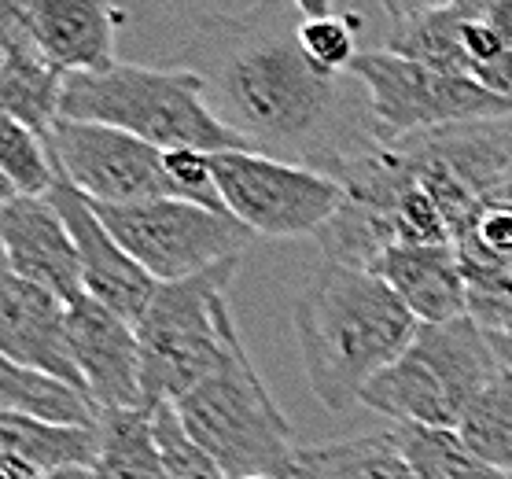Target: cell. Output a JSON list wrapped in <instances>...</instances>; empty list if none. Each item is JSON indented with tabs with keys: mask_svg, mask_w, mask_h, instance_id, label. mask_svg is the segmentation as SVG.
I'll return each mask as SVG.
<instances>
[{
	"mask_svg": "<svg viewBox=\"0 0 512 479\" xmlns=\"http://www.w3.org/2000/svg\"><path fill=\"white\" fill-rule=\"evenodd\" d=\"M177 67L199 74L210 111L251 152L339 177L384 129L350 74H325L299 45V0L207 15Z\"/></svg>",
	"mask_w": 512,
	"mask_h": 479,
	"instance_id": "1",
	"label": "cell"
},
{
	"mask_svg": "<svg viewBox=\"0 0 512 479\" xmlns=\"http://www.w3.org/2000/svg\"><path fill=\"white\" fill-rule=\"evenodd\" d=\"M291 328L314 398L347 413L406 354L420 321L376 273L321 262L291 299Z\"/></svg>",
	"mask_w": 512,
	"mask_h": 479,
	"instance_id": "2",
	"label": "cell"
},
{
	"mask_svg": "<svg viewBox=\"0 0 512 479\" xmlns=\"http://www.w3.org/2000/svg\"><path fill=\"white\" fill-rule=\"evenodd\" d=\"M63 118L122 129L159 152H251L210 111L199 74L177 63H118L107 74H74L63 89Z\"/></svg>",
	"mask_w": 512,
	"mask_h": 479,
	"instance_id": "3",
	"label": "cell"
},
{
	"mask_svg": "<svg viewBox=\"0 0 512 479\" xmlns=\"http://www.w3.org/2000/svg\"><path fill=\"white\" fill-rule=\"evenodd\" d=\"M185 432L225 479H291L299 439L236 332L218 373L174 402Z\"/></svg>",
	"mask_w": 512,
	"mask_h": 479,
	"instance_id": "4",
	"label": "cell"
},
{
	"mask_svg": "<svg viewBox=\"0 0 512 479\" xmlns=\"http://www.w3.org/2000/svg\"><path fill=\"white\" fill-rule=\"evenodd\" d=\"M498 373L494 343L472 317L420 325L406 354L365 387L361 406L395 421V428L457 432Z\"/></svg>",
	"mask_w": 512,
	"mask_h": 479,
	"instance_id": "5",
	"label": "cell"
},
{
	"mask_svg": "<svg viewBox=\"0 0 512 479\" xmlns=\"http://www.w3.org/2000/svg\"><path fill=\"white\" fill-rule=\"evenodd\" d=\"M236 273L240 258H229L199 277L163 284L140 317V387L148 409L174 406L218 373L229 339L240 332L229 306Z\"/></svg>",
	"mask_w": 512,
	"mask_h": 479,
	"instance_id": "6",
	"label": "cell"
},
{
	"mask_svg": "<svg viewBox=\"0 0 512 479\" xmlns=\"http://www.w3.org/2000/svg\"><path fill=\"white\" fill-rule=\"evenodd\" d=\"M93 211L107 225V233L126 247V255L159 284L188 281L229 258H240L255 236L233 214L203 211L185 199H152L129 207L93 203Z\"/></svg>",
	"mask_w": 512,
	"mask_h": 479,
	"instance_id": "7",
	"label": "cell"
},
{
	"mask_svg": "<svg viewBox=\"0 0 512 479\" xmlns=\"http://www.w3.org/2000/svg\"><path fill=\"white\" fill-rule=\"evenodd\" d=\"M350 78L365 89L376 126L384 137H409L428 129L512 118V104L465 74H446L413 59L391 56L384 48L361 52L350 63Z\"/></svg>",
	"mask_w": 512,
	"mask_h": 479,
	"instance_id": "8",
	"label": "cell"
},
{
	"mask_svg": "<svg viewBox=\"0 0 512 479\" xmlns=\"http://www.w3.org/2000/svg\"><path fill=\"white\" fill-rule=\"evenodd\" d=\"M210 166L225 211L255 236H317L343 207V185L310 166L262 152H218Z\"/></svg>",
	"mask_w": 512,
	"mask_h": 479,
	"instance_id": "9",
	"label": "cell"
},
{
	"mask_svg": "<svg viewBox=\"0 0 512 479\" xmlns=\"http://www.w3.org/2000/svg\"><path fill=\"white\" fill-rule=\"evenodd\" d=\"M45 144L59 177L93 203L129 207L152 199H177L174 177L166 170V152L122 129L59 118Z\"/></svg>",
	"mask_w": 512,
	"mask_h": 479,
	"instance_id": "10",
	"label": "cell"
},
{
	"mask_svg": "<svg viewBox=\"0 0 512 479\" xmlns=\"http://www.w3.org/2000/svg\"><path fill=\"white\" fill-rule=\"evenodd\" d=\"M48 199L56 203V211L63 214V222L74 236V247L82 258L85 295H93L96 303H104L107 310H115L122 321L137 328L163 284L126 255V247L118 244L115 236L107 233V225L96 218L93 203L70 181L59 177Z\"/></svg>",
	"mask_w": 512,
	"mask_h": 479,
	"instance_id": "11",
	"label": "cell"
},
{
	"mask_svg": "<svg viewBox=\"0 0 512 479\" xmlns=\"http://www.w3.org/2000/svg\"><path fill=\"white\" fill-rule=\"evenodd\" d=\"M4 269L74 306L85 295L82 258L63 214L48 196H15L0 203Z\"/></svg>",
	"mask_w": 512,
	"mask_h": 479,
	"instance_id": "12",
	"label": "cell"
},
{
	"mask_svg": "<svg viewBox=\"0 0 512 479\" xmlns=\"http://www.w3.org/2000/svg\"><path fill=\"white\" fill-rule=\"evenodd\" d=\"M468 281V317L483 332L512 325V185L479 199L454 240Z\"/></svg>",
	"mask_w": 512,
	"mask_h": 479,
	"instance_id": "13",
	"label": "cell"
},
{
	"mask_svg": "<svg viewBox=\"0 0 512 479\" xmlns=\"http://www.w3.org/2000/svg\"><path fill=\"white\" fill-rule=\"evenodd\" d=\"M70 354L78 362L85 391L100 409L144 406L137 328L96 303L93 295H82L70 306Z\"/></svg>",
	"mask_w": 512,
	"mask_h": 479,
	"instance_id": "14",
	"label": "cell"
},
{
	"mask_svg": "<svg viewBox=\"0 0 512 479\" xmlns=\"http://www.w3.org/2000/svg\"><path fill=\"white\" fill-rule=\"evenodd\" d=\"M0 358L85 387L70 354V306L12 269H4L0 284Z\"/></svg>",
	"mask_w": 512,
	"mask_h": 479,
	"instance_id": "15",
	"label": "cell"
},
{
	"mask_svg": "<svg viewBox=\"0 0 512 479\" xmlns=\"http://www.w3.org/2000/svg\"><path fill=\"white\" fill-rule=\"evenodd\" d=\"M15 12L41 56L67 78L118 67L115 37L126 15L104 0H15Z\"/></svg>",
	"mask_w": 512,
	"mask_h": 479,
	"instance_id": "16",
	"label": "cell"
},
{
	"mask_svg": "<svg viewBox=\"0 0 512 479\" xmlns=\"http://www.w3.org/2000/svg\"><path fill=\"white\" fill-rule=\"evenodd\" d=\"M63 89L67 74L41 56L15 0H0V115L48 137L63 118Z\"/></svg>",
	"mask_w": 512,
	"mask_h": 479,
	"instance_id": "17",
	"label": "cell"
},
{
	"mask_svg": "<svg viewBox=\"0 0 512 479\" xmlns=\"http://www.w3.org/2000/svg\"><path fill=\"white\" fill-rule=\"evenodd\" d=\"M369 273H376L406 303L420 325H446L468 317V281L454 247L398 244L384 251Z\"/></svg>",
	"mask_w": 512,
	"mask_h": 479,
	"instance_id": "18",
	"label": "cell"
},
{
	"mask_svg": "<svg viewBox=\"0 0 512 479\" xmlns=\"http://www.w3.org/2000/svg\"><path fill=\"white\" fill-rule=\"evenodd\" d=\"M384 52L446 74H465L472 78V63L465 52V0L454 4H398L387 0L384 8Z\"/></svg>",
	"mask_w": 512,
	"mask_h": 479,
	"instance_id": "19",
	"label": "cell"
},
{
	"mask_svg": "<svg viewBox=\"0 0 512 479\" xmlns=\"http://www.w3.org/2000/svg\"><path fill=\"white\" fill-rule=\"evenodd\" d=\"M0 413H15L41 424H63V428H96L104 417V409L96 406L85 387H74L37 369H23L15 362L0 365Z\"/></svg>",
	"mask_w": 512,
	"mask_h": 479,
	"instance_id": "20",
	"label": "cell"
},
{
	"mask_svg": "<svg viewBox=\"0 0 512 479\" xmlns=\"http://www.w3.org/2000/svg\"><path fill=\"white\" fill-rule=\"evenodd\" d=\"M291 479H417L395 432L299 446Z\"/></svg>",
	"mask_w": 512,
	"mask_h": 479,
	"instance_id": "21",
	"label": "cell"
},
{
	"mask_svg": "<svg viewBox=\"0 0 512 479\" xmlns=\"http://www.w3.org/2000/svg\"><path fill=\"white\" fill-rule=\"evenodd\" d=\"M0 454H15L41 476H56L70 468L93 472L100 454V424L63 428V424H41L15 413H0Z\"/></svg>",
	"mask_w": 512,
	"mask_h": 479,
	"instance_id": "22",
	"label": "cell"
},
{
	"mask_svg": "<svg viewBox=\"0 0 512 479\" xmlns=\"http://www.w3.org/2000/svg\"><path fill=\"white\" fill-rule=\"evenodd\" d=\"M93 479H166L155 409H104Z\"/></svg>",
	"mask_w": 512,
	"mask_h": 479,
	"instance_id": "23",
	"label": "cell"
},
{
	"mask_svg": "<svg viewBox=\"0 0 512 479\" xmlns=\"http://www.w3.org/2000/svg\"><path fill=\"white\" fill-rule=\"evenodd\" d=\"M461 443L487 461L490 468H498L505 476H512V373L501 369L483 395L472 402L465 413V421L457 428Z\"/></svg>",
	"mask_w": 512,
	"mask_h": 479,
	"instance_id": "24",
	"label": "cell"
},
{
	"mask_svg": "<svg viewBox=\"0 0 512 479\" xmlns=\"http://www.w3.org/2000/svg\"><path fill=\"white\" fill-rule=\"evenodd\" d=\"M365 19L336 4L299 0V45L306 59L325 74H350V63L361 56L358 34Z\"/></svg>",
	"mask_w": 512,
	"mask_h": 479,
	"instance_id": "25",
	"label": "cell"
},
{
	"mask_svg": "<svg viewBox=\"0 0 512 479\" xmlns=\"http://www.w3.org/2000/svg\"><path fill=\"white\" fill-rule=\"evenodd\" d=\"M0 203L15 196H48L59 181L45 137L0 115Z\"/></svg>",
	"mask_w": 512,
	"mask_h": 479,
	"instance_id": "26",
	"label": "cell"
},
{
	"mask_svg": "<svg viewBox=\"0 0 512 479\" xmlns=\"http://www.w3.org/2000/svg\"><path fill=\"white\" fill-rule=\"evenodd\" d=\"M406 450L417 479H512L487 461H479L457 432H431V428H391Z\"/></svg>",
	"mask_w": 512,
	"mask_h": 479,
	"instance_id": "27",
	"label": "cell"
},
{
	"mask_svg": "<svg viewBox=\"0 0 512 479\" xmlns=\"http://www.w3.org/2000/svg\"><path fill=\"white\" fill-rule=\"evenodd\" d=\"M155 435L166 461V479H225V472L185 432L174 406H155Z\"/></svg>",
	"mask_w": 512,
	"mask_h": 479,
	"instance_id": "28",
	"label": "cell"
},
{
	"mask_svg": "<svg viewBox=\"0 0 512 479\" xmlns=\"http://www.w3.org/2000/svg\"><path fill=\"white\" fill-rule=\"evenodd\" d=\"M166 170H170V177H174L177 199L196 203V207H203V211L229 214L225 211L222 192H218V181H214V166H210L207 152H192V148L166 152Z\"/></svg>",
	"mask_w": 512,
	"mask_h": 479,
	"instance_id": "29",
	"label": "cell"
},
{
	"mask_svg": "<svg viewBox=\"0 0 512 479\" xmlns=\"http://www.w3.org/2000/svg\"><path fill=\"white\" fill-rule=\"evenodd\" d=\"M476 82L487 85L490 93L512 104V52H505V56H498L490 67H483V71L476 74Z\"/></svg>",
	"mask_w": 512,
	"mask_h": 479,
	"instance_id": "30",
	"label": "cell"
},
{
	"mask_svg": "<svg viewBox=\"0 0 512 479\" xmlns=\"http://www.w3.org/2000/svg\"><path fill=\"white\" fill-rule=\"evenodd\" d=\"M0 479H45L37 468H30L26 461H19L15 454H0Z\"/></svg>",
	"mask_w": 512,
	"mask_h": 479,
	"instance_id": "31",
	"label": "cell"
},
{
	"mask_svg": "<svg viewBox=\"0 0 512 479\" xmlns=\"http://www.w3.org/2000/svg\"><path fill=\"white\" fill-rule=\"evenodd\" d=\"M490 343H494V354H498L501 369H509L512 373V325L501 328V332H487Z\"/></svg>",
	"mask_w": 512,
	"mask_h": 479,
	"instance_id": "32",
	"label": "cell"
},
{
	"mask_svg": "<svg viewBox=\"0 0 512 479\" xmlns=\"http://www.w3.org/2000/svg\"><path fill=\"white\" fill-rule=\"evenodd\" d=\"M45 479H93V472H85V468H70V472H56V476H45Z\"/></svg>",
	"mask_w": 512,
	"mask_h": 479,
	"instance_id": "33",
	"label": "cell"
},
{
	"mask_svg": "<svg viewBox=\"0 0 512 479\" xmlns=\"http://www.w3.org/2000/svg\"><path fill=\"white\" fill-rule=\"evenodd\" d=\"M258 479H266V476H258Z\"/></svg>",
	"mask_w": 512,
	"mask_h": 479,
	"instance_id": "34",
	"label": "cell"
}]
</instances>
